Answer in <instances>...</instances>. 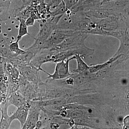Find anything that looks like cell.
<instances>
[{"mask_svg":"<svg viewBox=\"0 0 129 129\" xmlns=\"http://www.w3.org/2000/svg\"><path fill=\"white\" fill-rule=\"evenodd\" d=\"M91 18L98 26L108 32H124L129 29V17L120 15L111 16L101 19Z\"/></svg>","mask_w":129,"mask_h":129,"instance_id":"cell-1","label":"cell"},{"mask_svg":"<svg viewBox=\"0 0 129 129\" xmlns=\"http://www.w3.org/2000/svg\"><path fill=\"white\" fill-rule=\"evenodd\" d=\"M89 36L86 33L76 31L71 36L50 50L59 52L83 47L85 46V41Z\"/></svg>","mask_w":129,"mask_h":129,"instance_id":"cell-2","label":"cell"},{"mask_svg":"<svg viewBox=\"0 0 129 129\" xmlns=\"http://www.w3.org/2000/svg\"><path fill=\"white\" fill-rule=\"evenodd\" d=\"M94 50L85 46L68 50L57 52H56L52 57V63H56L68 59L76 55H79L82 57L89 56L93 55Z\"/></svg>","mask_w":129,"mask_h":129,"instance_id":"cell-3","label":"cell"},{"mask_svg":"<svg viewBox=\"0 0 129 129\" xmlns=\"http://www.w3.org/2000/svg\"><path fill=\"white\" fill-rule=\"evenodd\" d=\"M76 31H77L58 29H55L49 38L44 42L42 48L50 49L71 36Z\"/></svg>","mask_w":129,"mask_h":129,"instance_id":"cell-4","label":"cell"},{"mask_svg":"<svg viewBox=\"0 0 129 129\" xmlns=\"http://www.w3.org/2000/svg\"><path fill=\"white\" fill-rule=\"evenodd\" d=\"M73 60H74V56L56 63L55 72L53 74H50L46 71H44V73L48 75L47 78L52 80H60L74 76L75 74L70 72L69 68L70 62Z\"/></svg>","mask_w":129,"mask_h":129,"instance_id":"cell-5","label":"cell"},{"mask_svg":"<svg viewBox=\"0 0 129 129\" xmlns=\"http://www.w3.org/2000/svg\"><path fill=\"white\" fill-rule=\"evenodd\" d=\"M56 52L50 49H42L34 56L29 64L44 72L45 70L42 69V66L46 63L52 62V56Z\"/></svg>","mask_w":129,"mask_h":129,"instance_id":"cell-6","label":"cell"},{"mask_svg":"<svg viewBox=\"0 0 129 129\" xmlns=\"http://www.w3.org/2000/svg\"><path fill=\"white\" fill-rule=\"evenodd\" d=\"M30 104L27 117L22 129H35L36 123L39 120L41 107L38 101H30Z\"/></svg>","mask_w":129,"mask_h":129,"instance_id":"cell-7","label":"cell"},{"mask_svg":"<svg viewBox=\"0 0 129 129\" xmlns=\"http://www.w3.org/2000/svg\"><path fill=\"white\" fill-rule=\"evenodd\" d=\"M99 8L111 10L129 17V0H114L103 3Z\"/></svg>","mask_w":129,"mask_h":129,"instance_id":"cell-8","label":"cell"},{"mask_svg":"<svg viewBox=\"0 0 129 129\" xmlns=\"http://www.w3.org/2000/svg\"><path fill=\"white\" fill-rule=\"evenodd\" d=\"M17 68L18 69L21 76L28 81L35 84L42 81L39 73L40 71L35 67L29 64Z\"/></svg>","mask_w":129,"mask_h":129,"instance_id":"cell-9","label":"cell"},{"mask_svg":"<svg viewBox=\"0 0 129 129\" xmlns=\"http://www.w3.org/2000/svg\"><path fill=\"white\" fill-rule=\"evenodd\" d=\"M30 106V101H28L23 106L17 108L16 111L10 116L13 121L16 119L18 120L21 124V129L27 119Z\"/></svg>","mask_w":129,"mask_h":129,"instance_id":"cell-10","label":"cell"},{"mask_svg":"<svg viewBox=\"0 0 129 129\" xmlns=\"http://www.w3.org/2000/svg\"><path fill=\"white\" fill-rule=\"evenodd\" d=\"M85 14L89 17L99 19L106 18L111 16L122 15L113 11L101 8L91 9L86 12Z\"/></svg>","mask_w":129,"mask_h":129,"instance_id":"cell-11","label":"cell"},{"mask_svg":"<svg viewBox=\"0 0 129 129\" xmlns=\"http://www.w3.org/2000/svg\"><path fill=\"white\" fill-rule=\"evenodd\" d=\"M9 105L4 102L0 105V111L1 113V117L0 119V129L10 128V126L13 121L11 116L8 115V110Z\"/></svg>","mask_w":129,"mask_h":129,"instance_id":"cell-12","label":"cell"},{"mask_svg":"<svg viewBox=\"0 0 129 129\" xmlns=\"http://www.w3.org/2000/svg\"><path fill=\"white\" fill-rule=\"evenodd\" d=\"M119 40L120 42L119 47L113 56L122 55L129 56V30H126Z\"/></svg>","mask_w":129,"mask_h":129,"instance_id":"cell-13","label":"cell"},{"mask_svg":"<svg viewBox=\"0 0 129 129\" xmlns=\"http://www.w3.org/2000/svg\"><path fill=\"white\" fill-rule=\"evenodd\" d=\"M28 101L19 92L16 91L7 96L4 102H6L9 106L13 105L17 108L25 104Z\"/></svg>","mask_w":129,"mask_h":129,"instance_id":"cell-14","label":"cell"},{"mask_svg":"<svg viewBox=\"0 0 129 129\" xmlns=\"http://www.w3.org/2000/svg\"><path fill=\"white\" fill-rule=\"evenodd\" d=\"M3 66L8 76L9 81H17L19 80L20 73L16 67L8 61L3 63Z\"/></svg>","mask_w":129,"mask_h":129,"instance_id":"cell-15","label":"cell"},{"mask_svg":"<svg viewBox=\"0 0 129 129\" xmlns=\"http://www.w3.org/2000/svg\"><path fill=\"white\" fill-rule=\"evenodd\" d=\"M122 56L123 55H119L116 56H113L110 59H109L108 61L105 62L101 64H96V65H92L89 67V70H88L89 73L90 74H94L101 70L105 69L109 67L112 63L114 62Z\"/></svg>","mask_w":129,"mask_h":129,"instance_id":"cell-16","label":"cell"},{"mask_svg":"<svg viewBox=\"0 0 129 129\" xmlns=\"http://www.w3.org/2000/svg\"><path fill=\"white\" fill-rule=\"evenodd\" d=\"M9 80L5 72L3 64H0V90L6 98Z\"/></svg>","mask_w":129,"mask_h":129,"instance_id":"cell-17","label":"cell"},{"mask_svg":"<svg viewBox=\"0 0 129 129\" xmlns=\"http://www.w3.org/2000/svg\"><path fill=\"white\" fill-rule=\"evenodd\" d=\"M73 56L74 60H76L77 62V68L73 70L72 73L80 74L88 71L89 67L84 61L80 55H76Z\"/></svg>","mask_w":129,"mask_h":129,"instance_id":"cell-18","label":"cell"},{"mask_svg":"<svg viewBox=\"0 0 129 129\" xmlns=\"http://www.w3.org/2000/svg\"><path fill=\"white\" fill-rule=\"evenodd\" d=\"M17 19L19 21V25L17 39L21 40L23 36L27 35H29V34L28 32V26L25 23V20L21 18H18Z\"/></svg>","mask_w":129,"mask_h":129,"instance_id":"cell-19","label":"cell"},{"mask_svg":"<svg viewBox=\"0 0 129 129\" xmlns=\"http://www.w3.org/2000/svg\"><path fill=\"white\" fill-rule=\"evenodd\" d=\"M19 40L17 39L15 42H12L9 45V48L12 52L15 54L16 55H22L24 54L26 52L25 50L21 49L19 47Z\"/></svg>","mask_w":129,"mask_h":129,"instance_id":"cell-20","label":"cell"},{"mask_svg":"<svg viewBox=\"0 0 129 129\" xmlns=\"http://www.w3.org/2000/svg\"><path fill=\"white\" fill-rule=\"evenodd\" d=\"M84 115V112L83 110L76 109L73 111H69V118L74 119L78 118L83 117Z\"/></svg>","mask_w":129,"mask_h":129,"instance_id":"cell-21","label":"cell"},{"mask_svg":"<svg viewBox=\"0 0 129 129\" xmlns=\"http://www.w3.org/2000/svg\"><path fill=\"white\" fill-rule=\"evenodd\" d=\"M73 120H74V123L76 125H81V126H84L86 127L89 126L87 123V121L84 118H78Z\"/></svg>","mask_w":129,"mask_h":129,"instance_id":"cell-22","label":"cell"},{"mask_svg":"<svg viewBox=\"0 0 129 129\" xmlns=\"http://www.w3.org/2000/svg\"><path fill=\"white\" fill-rule=\"evenodd\" d=\"M35 22V19L30 17L27 18L25 21V23L28 27L33 26Z\"/></svg>","mask_w":129,"mask_h":129,"instance_id":"cell-23","label":"cell"},{"mask_svg":"<svg viewBox=\"0 0 129 129\" xmlns=\"http://www.w3.org/2000/svg\"><path fill=\"white\" fill-rule=\"evenodd\" d=\"M60 125L56 122H52L49 124V128L50 129H58L60 127Z\"/></svg>","mask_w":129,"mask_h":129,"instance_id":"cell-24","label":"cell"},{"mask_svg":"<svg viewBox=\"0 0 129 129\" xmlns=\"http://www.w3.org/2000/svg\"><path fill=\"white\" fill-rule=\"evenodd\" d=\"M129 115L127 116L124 118L123 120V129H127L129 128Z\"/></svg>","mask_w":129,"mask_h":129,"instance_id":"cell-25","label":"cell"},{"mask_svg":"<svg viewBox=\"0 0 129 129\" xmlns=\"http://www.w3.org/2000/svg\"><path fill=\"white\" fill-rule=\"evenodd\" d=\"M6 99V96L0 90V105L3 103Z\"/></svg>","mask_w":129,"mask_h":129,"instance_id":"cell-26","label":"cell"},{"mask_svg":"<svg viewBox=\"0 0 129 129\" xmlns=\"http://www.w3.org/2000/svg\"><path fill=\"white\" fill-rule=\"evenodd\" d=\"M7 61V58H6L0 56V64H3L6 62Z\"/></svg>","mask_w":129,"mask_h":129,"instance_id":"cell-27","label":"cell"},{"mask_svg":"<svg viewBox=\"0 0 129 129\" xmlns=\"http://www.w3.org/2000/svg\"><path fill=\"white\" fill-rule=\"evenodd\" d=\"M94 1H97L100 2H101L103 0H94Z\"/></svg>","mask_w":129,"mask_h":129,"instance_id":"cell-28","label":"cell"}]
</instances>
